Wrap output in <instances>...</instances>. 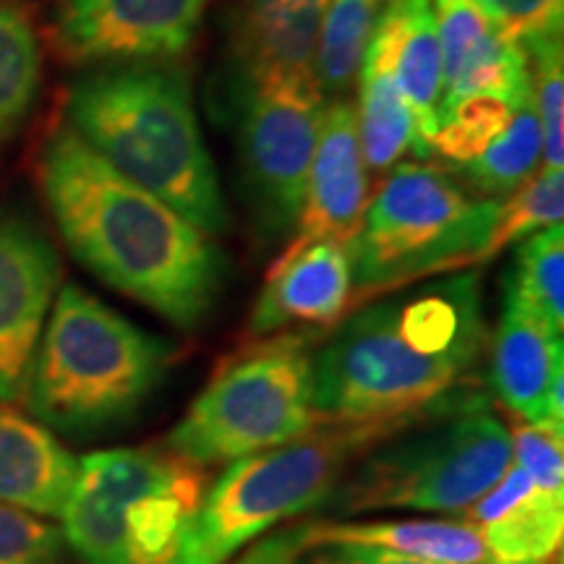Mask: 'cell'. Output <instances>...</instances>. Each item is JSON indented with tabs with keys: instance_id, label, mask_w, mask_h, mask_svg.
I'll use <instances>...</instances> for the list:
<instances>
[{
	"instance_id": "17",
	"label": "cell",
	"mask_w": 564,
	"mask_h": 564,
	"mask_svg": "<svg viewBox=\"0 0 564 564\" xmlns=\"http://www.w3.org/2000/svg\"><path fill=\"white\" fill-rule=\"evenodd\" d=\"M486 549V564H549L562 549L564 491L535 486L510 463L484 497L465 507Z\"/></svg>"
},
{
	"instance_id": "6",
	"label": "cell",
	"mask_w": 564,
	"mask_h": 564,
	"mask_svg": "<svg viewBox=\"0 0 564 564\" xmlns=\"http://www.w3.org/2000/svg\"><path fill=\"white\" fill-rule=\"evenodd\" d=\"M204 494L202 468L167 449H100L79 460L63 539L82 564H175Z\"/></svg>"
},
{
	"instance_id": "26",
	"label": "cell",
	"mask_w": 564,
	"mask_h": 564,
	"mask_svg": "<svg viewBox=\"0 0 564 564\" xmlns=\"http://www.w3.org/2000/svg\"><path fill=\"white\" fill-rule=\"evenodd\" d=\"M514 299L544 316L554 329H564V230L552 225L525 241L514 251L512 272L507 288Z\"/></svg>"
},
{
	"instance_id": "33",
	"label": "cell",
	"mask_w": 564,
	"mask_h": 564,
	"mask_svg": "<svg viewBox=\"0 0 564 564\" xmlns=\"http://www.w3.org/2000/svg\"><path fill=\"white\" fill-rule=\"evenodd\" d=\"M308 552L306 523L278 525L241 554L236 564H295Z\"/></svg>"
},
{
	"instance_id": "28",
	"label": "cell",
	"mask_w": 564,
	"mask_h": 564,
	"mask_svg": "<svg viewBox=\"0 0 564 564\" xmlns=\"http://www.w3.org/2000/svg\"><path fill=\"white\" fill-rule=\"evenodd\" d=\"M518 108L497 97L460 100L442 112L440 129L432 139V154H442L457 167L468 165L502 137Z\"/></svg>"
},
{
	"instance_id": "30",
	"label": "cell",
	"mask_w": 564,
	"mask_h": 564,
	"mask_svg": "<svg viewBox=\"0 0 564 564\" xmlns=\"http://www.w3.org/2000/svg\"><path fill=\"white\" fill-rule=\"evenodd\" d=\"M66 539L47 518L0 502V564H61Z\"/></svg>"
},
{
	"instance_id": "4",
	"label": "cell",
	"mask_w": 564,
	"mask_h": 564,
	"mask_svg": "<svg viewBox=\"0 0 564 564\" xmlns=\"http://www.w3.org/2000/svg\"><path fill=\"white\" fill-rule=\"evenodd\" d=\"M173 348L79 285H63L42 329L26 405L51 432L116 429L150 400Z\"/></svg>"
},
{
	"instance_id": "23",
	"label": "cell",
	"mask_w": 564,
	"mask_h": 564,
	"mask_svg": "<svg viewBox=\"0 0 564 564\" xmlns=\"http://www.w3.org/2000/svg\"><path fill=\"white\" fill-rule=\"evenodd\" d=\"M382 9L384 0H329L314 63L324 97H343L356 84Z\"/></svg>"
},
{
	"instance_id": "2",
	"label": "cell",
	"mask_w": 564,
	"mask_h": 564,
	"mask_svg": "<svg viewBox=\"0 0 564 564\" xmlns=\"http://www.w3.org/2000/svg\"><path fill=\"white\" fill-rule=\"evenodd\" d=\"M40 183L63 241L105 285L178 329L212 314L228 278L215 238L110 167L68 126L45 141Z\"/></svg>"
},
{
	"instance_id": "24",
	"label": "cell",
	"mask_w": 564,
	"mask_h": 564,
	"mask_svg": "<svg viewBox=\"0 0 564 564\" xmlns=\"http://www.w3.org/2000/svg\"><path fill=\"white\" fill-rule=\"evenodd\" d=\"M40 79L42 53L32 21L13 0H0V139L24 121Z\"/></svg>"
},
{
	"instance_id": "7",
	"label": "cell",
	"mask_w": 564,
	"mask_h": 564,
	"mask_svg": "<svg viewBox=\"0 0 564 564\" xmlns=\"http://www.w3.org/2000/svg\"><path fill=\"white\" fill-rule=\"evenodd\" d=\"M502 199L470 194L434 165H398L350 238L352 308L442 272L481 264Z\"/></svg>"
},
{
	"instance_id": "27",
	"label": "cell",
	"mask_w": 564,
	"mask_h": 564,
	"mask_svg": "<svg viewBox=\"0 0 564 564\" xmlns=\"http://www.w3.org/2000/svg\"><path fill=\"white\" fill-rule=\"evenodd\" d=\"M564 217V171L562 167H539L523 186L505 196L499 207L481 264L502 253L507 246L525 241L533 232L562 225Z\"/></svg>"
},
{
	"instance_id": "31",
	"label": "cell",
	"mask_w": 564,
	"mask_h": 564,
	"mask_svg": "<svg viewBox=\"0 0 564 564\" xmlns=\"http://www.w3.org/2000/svg\"><path fill=\"white\" fill-rule=\"evenodd\" d=\"M512 463L535 486L564 491V434L520 421L510 432Z\"/></svg>"
},
{
	"instance_id": "8",
	"label": "cell",
	"mask_w": 564,
	"mask_h": 564,
	"mask_svg": "<svg viewBox=\"0 0 564 564\" xmlns=\"http://www.w3.org/2000/svg\"><path fill=\"white\" fill-rule=\"evenodd\" d=\"M314 335V329H295L259 337L230 356L167 434V453L207 468L312 434L319 426Z\"/></svg>"
},
{
	"instance_id": "14",
	"label": "cell",
	"mask_w": 564,
	"mask_h": 564,
	"mask_svg": "<svg viewBox=\"0 0 564 564\" xmlns=\"http://www.w3.org/2000/svg\"><path fill=\"white\" fill-rule=\"evenodd\" d=\"M371 202V181L358 139L356 105L345 97L327 102L312 158L301 215L285 251L314 241L350 243Z\"/></svg>"
},
{
	"instance_id": "34",
	"label": "cell",
	"mask_w": 564,
	"mask_h": 564,
	"mask_svg": "<svg viewBox=\"0 0 564 564\" xmlns=\"http://www.w3.org/2000/svg\"><path fill=\"white\" fill-rule=\"evenodd\" d=\"M295 564H434L413 560V556L382 552V549L361 546H316L308 549Z\"/></svg>"
},
{
	"instance_id": "19",
	"label": "cell",
	"mask_w": 564,
	"mask_h": 564,
	"mask_svg": "<svg viewBox=\"0 0 564 564\" xmlns=\"http://www.w3.org/2000/svg\"><path fill=\"white\" fill-rule=\"evenodd\" d=\"M329 0H241L232 51L241 82H316L314 63Z\"/></svg>"
},
{
	"instance_id": "13",
	"label": "cell",
	"mask_w": 564,
	"mask_h": 564,
	"mask_svg": "<svg viewBox=\"0 0 564 564\" xmlns=\"http://www.w3.org/2000/svg\"><path fill=\"white\" fill-rule=\"evenodd\" d=\"M491 387L507 411L523 423L564 434L562 333L510 291L489 337Z\"/></svg>"
},
{
	"instance_id": "1",
	"label": "cell",
	"mask_w": 564,
	"mask_h": 564,
	"mask_svg": "<svg viewBox=\"0 0 564 564\" xmlns=\"http://www.w3.org/2000/svg\"><path fill=\"white\" fill-rule=\"evenodd\" d=\"M481 274L457 272L340 322L314 352L319 423L442 415L484 400L468 390L489 348Z\"/></svg>"
},
{
	"instance_id": "20",
	"label": "cell",
	"mask_w": 564,
	"mask_h": 564,
	"mask_svg": "<svg viewBox=\"0 0 564 564\" xmlns=\"http://www.w3.org/2000/svg\"><path fill=\"white\" fill-rule=\"evenodd\" d=\"M79 460L45 423L0 403V502L40 518H58Z\"/></svg>"
},
{
	"instance_id": "22",
	"label": "cell",
	"mask_w": 564,
	"mask_h": 564,
	"mask_svg": "<svg viewBox=\"0 0 564 564\" xmlns=\"http://www.w3.org/2000/svg\"><path fill=\"white\" fill-rule=\"evenodd\" d=\"M356 82V123L366 167L387 173L398 167L403 154L411 152L415 144L411 105L405 102L390 63L371 47H366Z\"/></svg>"
},
{
	"instance_id": "18",
	"label": "cell",
	"mask_w": 564,
	"mask_h": 564,
	"mask_svg": "<svg viewBox=\"0 0 564 564\" xmlns=\"http://www.w3.org/2000/svg\"><path fill=\"white\" fill-rule=\"evenodd\" d=\"M369 47L392 66L394 79L413 112V152L419 158H429L444 102L442 42L432 3L429 0H384Z\"/></svg>"
},
{
	"instance_id": "15",
	"label": "cell",
	"mask_w": 564,
	"mask_h": 564,
	"mask_svg": "<svg viewBox=\"0 0 564 564\" xmlns=\"http://www.w3.org/2000/svg\"><path fill=\"white\" fill-rule=\"evenodd\" d=\"M429 3L442 42V112L468 97H497L514 108L531 97V68L523 45L499 32L486 0Z\"/></svg>"
},
{
	"instance_id": "16",
	"label": "cell",
	"mask_w": 564,
	"mask_h": 564,
	"mask_svg": "<svg viewBox=\"0 0 564 564\" xmlns=\"http://www.w3.org/2000/svg\"><path fill=\"white\" fill-rule=\"evenodd\" d=\"M352 308V264L348 243L314 241L282 251L267 272L251 308V337L285 329H329Z\"/></svg>"
},
{
	"instance_id": "21",
	"label": "cell",
	"mask_w": 564,
	"mask_h": 564,
	"mask_svg": "<svg viewBox=\"0 0 564 564\" xmlns=\"http://www.w3.org/2000/svg\"><path fill=\"white\" fill-rule=\"evenodd\" d=\"M308 549L361 546L434 564H486L474 525L463 520H373V523H306Z\"/></svg>"
},
{
	"instance_id": "5",
	"label": "cell",
	"mask_w": 564,
	"mask_h": 564,
	"mask_svg": "<svg viewBox=\"0 0 564 564\" xmlns=\"http://www.w3.org/2000/svg\"><path fill=\"white\" fill-rule=\"evenodd\" d=\"M440 415L319 423L301 440L241 457L204 494L175 564H228L253 539L327 502L356 457Z\"/></svg>"
},
{
	"instance_id": "32",
	"label": "cell",
	"mask_w": 564,
	"mask_h": 564,
	"mask_svg": "<svg viewBox=\"0 0 564 564\" xmlns=\"http://www.w3.org/2000/svg\"><path fill=\"white\" fill-rule=\"evenodd\" d=\"M494 24L518 45L562 34L564 0H486Z\"/></svg>"
},
{
	"instance_id": "11",
	"label": "cell",
	"mask_w": 564,
	"mask_h": 564,
	"mask_svg": "<svg viewBox=\"0 0 564 564\" xmlns=\"http://www.w3.org/2000/svg\"><path fill=\"white\" fill-rule=\"evenodd\" d=\"M209 0H61L55 40L79 63H162L192 47Z\"/></svg>"
},
{
	"instance_id": "3",
	"label": "cell",
	"mask_w": 564,
	"mask_h": 564,
	"mask_svg": "<svg viewBox=\"0 0 564 564\" xmlns=\"http://www.w3.org/2000/svg\"><path fill=\"white\" fill-rule=\"evenodd\" d=\"M66 121L110 167L207 236L230 228L192 84L178 66L162 61L89 70L68 89Z\"/></svg>"
},
{
	"instance_id": "29",
	"label": "cell",
	"mask_w": 564,
	"mask_h": 564,
	"mask_svg": "<svg viewBox=\"0 0 564 564\" xmlns=\"http://www.w3.org/2000/svg\"><path fill=\"white\" fill-rule=\"evenodd\" d=\"M531 68V102L541 129L544 167L564 162V53L562 34L523 47Z\"/></svg>"
},
{
	"instance_id": "10",
	"label": "cell",
	"mask_w": 564,
	"mask_h": 564,
	"mask_svg": "<svg viewBox=\"0 0 564 564\" xmlns=\"http://www.w3.org/2000/svg\"><path fill=\"white\" fill-rule=\"evenodd\" d=\"M327 97L316 82H253L241 97V173L253 223L285 238L299 223Z\"/></svg>"
},
{
	"instance_id": "9",
	"label": "cell",
	"mask_w": 564,
	"mask_h": 564,
	"mask_svg": "<svg viewBox=\"0 0 564 564\" xmlns=\"http://www.w3.org/2000/svg\"><path fill=\"white\" fill-rule=\"evenodd\" d=\"M510 463V429L486 411V400H478L377 444L324 505L343 514L465 510Z\"/></svg>"
},
{
	"instance_id": "25",
	"label": "cell",
	"mask_w": 564,
	"mask_h": 564,
	"mask_svg": "<svg viewBox=\"0 0 564 564\" xmlns=\"http://www.w3.org/2000/svg\"><path fill=\"white\" fill-rule=\"evenodd\" d=\"M541 162V129L535 118L531 97L514 110L512 123L489 150H484L474 162L457 167L465 181L478 194L491 199H505L520 188L539 171Z\"/></svg>"
},
{
	"instance_id": "12",
	"label": "cell",
	"mask_w": 564,
	"mask_h": 564,
	"mask_svg": "<svg viewBox=\"0 0 564 564\" xmlns=\"http://www.w3.org/2000/svg\"><path fill=\"white\" fill-rule=\"evenodd\" d=\"M61 291V257L21 212L0 215V403H19Z\"/></svg>"
}]
</instances>
